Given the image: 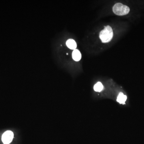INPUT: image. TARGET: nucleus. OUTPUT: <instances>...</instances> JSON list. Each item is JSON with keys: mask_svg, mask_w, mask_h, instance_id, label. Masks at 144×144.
Returning a JSON list of instances; mask_svg holds the SVG:
<instances>
[{"mask_svg": "<svg viewBox=\"0 0 144 144\" xmlns=\"http://www.w3.org/2000/svg\"><path fill=\"white\" fill-rule=\"evenodd\" d=\"M113 36L112 28L110 26H107L104 29L101 31L99 34V37L103 43L110 42Z\"/></svg>", "mask_w": 144, "mask_h": 144, "instance_id": "obj_1", "label": "nucleus"}, {"mask_svg": "<svg viewBox=\"0 0 144 144\" xmlns=\"http://www.w3.org/2000/svg\"><path fill=\"white\" fill-rule=\"evenodd\" d=\"M113 12L116 15L123 16L129 13L130 8L128 6L121 3H117L114 5L112 8Z\"/></svg>", "mask_w": 144, "mask_h": 144, "instance_id": "obj_2", "label": "nucleus"}, {"mask_svg": "<svg viewBox=\"0 0 144 144\" xmlns=\"http://www.w3.org/2000/svg\"><path fill=\"white\" fill-rule=\"evenodd\" d=\"M68 47L71 50H75L77 47V43L75 40L72 39H68L66 42Z\"/></svg>", "mask_w": 144, "mask_h": 144, "instance_id": "obj_3", "label": "nucleus"}, {"mask_svg": "<svg viewBox=\"0 0 144 144\" xmlns=\"http://www.w3.org/2000/svg\"><path fill=\"white\" fill-rule=\"evenodd\" d=\"M73 59L76 61H78L81 58V54L80 51L77 49H75L73 51L72 53Z\"/></svg>", "mask_w": 144, "mask_h": 144, "instance_id": "obj_4", "label": "nucleus"}, {"mask_svg": "<svg viewBox=\"0 0 144 144\" xmlns=\"http://www.w3.org/2000/svg\"><path fill=\"white\" fill-rule=\"evenodd\" d=\"M103 85L101 82H98L94 86V90L96 92L100 93L103 89Z\"/></svg>", "mask_w": 144, "mask_h": 144, "instance_id": "obj_5", "label": "nucleus"}]
</instances>
